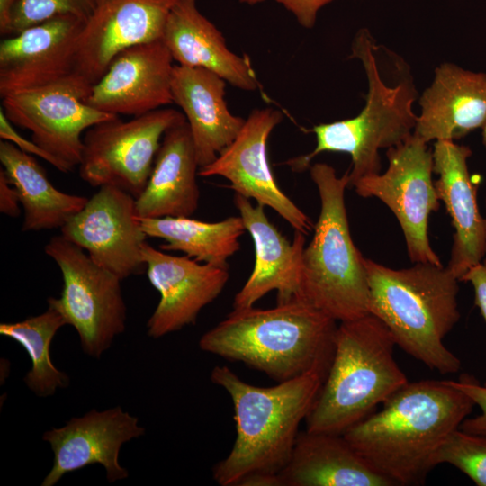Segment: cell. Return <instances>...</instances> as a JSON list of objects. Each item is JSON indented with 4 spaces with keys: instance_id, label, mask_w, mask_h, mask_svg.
Here are the masks:
<instances>
[{
    "instance_id": "cell-1",
    "label": "cell",
    "mask_w": 486,
    "mask_h": 486,
    "mask_svg": "<svg viewBox=\"0 0 486 486\" xmlns=\"http://www.w3.org/2000/svg\"><path fill=\"white\" fill-rule=\"evenodd\" d=\"M474 402L447 380L408 382L351 427L344 437L369 466L393 485H420L447 436Z\"/></svg>"
},
{
    "instance_id": "cell-2",
    "label": "cell",
    "mask_w": 486,
    "mask_h": 486,
    "mask_svg": "<svg viewBox=\"0 0 486 486\" xmlns=\"http://www.w3.org/2000/svg\"><path fill=\"white\" fill-rule=\"evenodd\" d=\"M325 377L320 371H311L259 387L225 365L215 366L211 380L232 400L236 438L228 456L214 465V481L221 486H282L280 473Z\"/></svg>"
},
{
    "instance_id": "cell-3",
    "label": "cell",
    "mask_w": 486,
    "mask_h": 486,
    "mask_svg": "<svg viewBox=\"0 0 486 486\" xmlns=\"http://www.w3.org/2000/svg\"><path fill=\"white\" fill-rule=\"evenodd\" d=\"M337 328L335 320L295 298L270 309L233 310L202 336L199 346L281 382L311 371L327 375Z\"/></svg>"
},
{
    "instance_id": "cell-4",
    "label": "cell",
    "mask_w": 486,
    "mask_h": 486,
    "mask_svg": "<svg viewBox=\"0 0 486 486\" xmlns=\"http://www.w3.org/2000/svg\"><path fill=\"white\" fill-rule=\"evenodd\" d=\"M364 266L370 313L388 328L395 345L431 370L457 373L461 360L444 343L461 317L454 274L430 263L392 269L364 257Z\"/></svg>"
},
{
    "instance_id": "cell-5",
    "label": "cell",
    "mask_w": 486,
    "mask_h": 486,
    "mask_svg": "<svg viewBox=\"0 0 486 486\" xmlns=\"http://www.w3.org/2000/svg\"><path fill=\"white\" fill-rule=\"evenodd\" d=\"M388 328L369 313L341 321L320 392L305 418L306 430L343 435L409 381L397 364Z\"/></svg>"
},
{
    "instance_id": "cell-6",
    "label": "cell",
    "mask_w": 486,
    "mask_h": 486,
    "mask_svg": "<svg viewBox=\"0 0 486 486\" xmlns=\"http://www.w3.org/2000/svg\"><path fill=\"white\" fill-rule=\"evenodd\" d=\"M378 46L366 28L359 30L352 42L351 58L361 61L368 91L360 112L349 119L313 126L316 147L310 153L287 161L302 172L322 152H344L351 157L349 185L381 170L379 150L396 147L414 131L417 116L413 103L418 93L409 67L404 63L396 85L384 82L377 62Z\"/></svg>"
},
{
    "instance_id": "cell-7",
    "label": "cell",
    "mask_w": 486,
    "mask_h": 486,
    "mask_svg": "<svg viewBox=\"0 0 486 486\" xmlns=\"http://www.w3.org/2000/svg\"><path fill=\"white\" fill-rule=\"evenodd\" d=\"M310 173L320 212L302 252L298 298L337 322L358 319L370 313V289L364 256L349 230L345 202L348 171L338 176L333 166L316 163Z\"/></svg>"
},
{
    "instance_id": "cell-8",
    "label": "cell",
    "mask_w": 486,
    "mask_h": 486,
    "mask_svg": "<svg viewBox=\"0 0 486 486\" xmlns=\"http://www.w3.org/2000/svg\"><path fill=\"white\" fill-rule=\"evenodd\" d=\"M44 251L59 267L64 283L60 298L48 302L76 328L84 353L99 358L125 329L122 280L61 234L51 238Z\"/></svg>"
},
{
    "instance_id": "cell-9",
    "label": "cell",
    "mask_w": 486,
    "mask_h": 486,
    "mask_svg": "<svg viewBox=\"0 0 486 486\" xmlns=\"http://www.w3.org/2000/svg\"><path fill=\"white\" fill-rule=\"evenodd\" d=\"M184 122L183 112L166 108L128 121L116 116L92 126L83 137L81 179L93 187L114 185L138 198L166 131Z\"/></svg>"
},
{
    "instance_id": "cell-10",
    "label": "cell",
    "mask_w": 486,
    "mask_h": 486,
    "mask_svg": "<svg viewBox=\"0 0 486 486\" xmlns=\"http://www.w3.org/2000/svg\"><path fill=\"white\" fill-rule=\"evenodd\" d=\"M386 156L389 164L384 173L363 177L353 188L359 196L375 197L390 208L401 228L411 262L442 266L428 234V217L440 205L432 180V151L412 134L388 148Z\"/></svg>"
},
{
    "instance_id": "cell-11",
    "label": "cell",
    "mask_w": 486,
    "mask_h": 486,
    "mask_svg": "<svg viewBox=\"0 0 486 486\" xmlns=\"http://www.w3.org/2000/svg\"><path fill=\"white\" fill-rule=\"evenodd\" d=\"M92 86L73 74L55 84L2 98L5 116L32 133V140L56 158L66 173L79 166L83 132L117 115L90 106Z\"/></svg>"
},
{
    "instance_id": "cell-12",
    "label": "cell",
    "mask_w": 486,
    "mask_h": 486,
    "mask_svg": "<svg viewBox=\"0 0 486 486\" xmlns=\"http://www.w3.org/2000/svg\"><path fill=\"white\" fill-rule=\"evenodd\" d=\"M60 231L121 280L146 268L141 250L148 237L137 213L136 198L117 186L99 187Z\"/></svg>"
},
{
    "instance_id": "cell-13",
    "label": "cell",
    "mask_w": 486,
    "mask_h": 486,
    "mask_svg": "<svg viewBox=\"0 0 486 486\" xmlns=\"http://www.w3.org/2000/svg\"><path fill=\"white\" fill-rule=\"evenodd\" d=\"M282 120L276 109L254 110L236 139L214 161L199 168L198 176L224 177L235 194L272 208L296 231L308 235L315 224L280 189L267 158V140Z\"/></svg>"
},
{
    "instance_id": "cell-14",
    "label": "cell",
    "mask_w": 486,
    "mask_h": 486,
    "mask_svg": "<svg viewBox=\"0 0 486 486\" xmlns=\"http://www.w3.org/2000/svg\"><path fill=\"white\" fill-rule=\"evenodd\" d=\"M179 0H96L78 37L74 74L93 86L122 50L161 40Z\"/></svg>"
},
{
    "instance_id": "cell-15",
    "label": "cell",
    "mask_w": 486,
    "mask_h": 486,
    "mask_svg": "<svg viewBox=\"0 0 486 486\" xmlns=\"http://www.w3.org/2000/svg\"><path fill=\"white\" fill-rule=\"evenodd\" d=\"M85 22L71 14L58 15L3 40L1 97L52 85L73 75Z\"/></svg>"
},
{
    "instance_id": "cell-16",
    "label": "cell",
    "mask_w": 486,
    "mask_h": 486,
    "mask_svg": "<svg viewBox=\"0 0 486 486\" xmlns=\"http://www.w3.org/2000/svg\"><path fill=\"white\" fill-rule=\"evenodd\" d=\"M141 255L148 280L160 294L147 322L148 335L153 338L194 324L202 309L220 295L230 278L229 266L173 256L148 242Z\"/></svg>"
},
{
    "instance_id": "cell-17",
    "label": "cell",
    "mask_w": 486,
    "mask_h": 486,
    "mask_svg": "<svg viewBox=\"0 0 486 486\" xmlns=\"http://www.w3.org/2000/svg\"><path fill=\"white\" fill-rule=\"evenodd\" d=\"M145 433L139 419L120 406L103 411L92 410L71 418L65 426L43 434L53 451V465L41 486L55 485L66 473L100 464L109 482L125 479L128 471L119 463L122 446Z\"/></svg>"
},
{
    "instance_id": "cell-18",
    "label": "cell",
    "mask_w": 486,
    "mask_h": 486,
    "mask_svg": "<svg viewBox=\"0 0 486 486\" xmlns=\"http://www.w3.org/2000/svg\"><path fill=\"white\" fill-rule=\"evenodd\" d=\"M173 58L162 40L120 52L92 86L86 102L117 116H140L173 104Z\"/></svg>"
},
{
    "instance_id": "cell-19",
    "label": "cell",
    "mask_w": 486,
    "mask_h": 486,
    "mask_svg": "<svg viewBox=\"0 0 486 486\" xmlns=\"http://www.w3.org/2000/svg\"><path fill=\"white\" fill-rule=\"evenodd\" d=\"M249 200L234 194V204L254 242L255 264L250 276L234 297L233 310L253 307L271 291H276L277 303L290 302L299 295L306 235L295 230L291 243L269 221L265 206L253 205Z\"/></svg>"
},
{
    "instance_id": "cell-20",
    "label": "cell",
    "mask_w": 486,
    "mask_h": 486,
    "mask_svg": "<svg viewBox=\"0 0 486 486\" xmlns=\"http://www.w3.org/2000/svg\"><path fill=\"white\" fill-rule=\"evenodd\" d=\"M432 153L433 171L438 176L434 184L454 229L447 268L462 281L485 255V219L479 212L477 185L467 163L472 150L454 141L436 140Z\"/></svg>"
},
{
    "instance_id": "cell-21",
    "label": "cell",
    "mask_w": 486,
    "mask_h": 486,
    "mask_svg": "<svg viewBox=\"0 0 486 486\" xmlns=\"http://www.w3.org/2000/svg\"><path fill=\"white\" fill-rule=\"evenodd\" d=\"M418 103L415 136L426 143L464 138L486 123V73L444 62Z\"/></svg>"
},
{
    "instance_id": "cell-22",
    "label": "cell",
    "mask_w": 486,
    "mask_h": 486,
    "mask_svg": "<svg viewBox=\"0 0 486 486\" xmlns=\"http://www.w3.org/2000/svg\"><path fill=\"white\" fill-rule=\"evenodd\" d=\"M226 81L202 68L175 65L171 91L188 123L199 168L216 159L241 130L246 119L230 112Z\"/></svg>"
},
{
    "instance_id": "cell-23",
    "label": "cell",
    "mask_w": 486,
    "mask_h": 486,
    "mask_svg": "<svg viewBox=\"0 0 486 486\" xmlns=\"http://www.w3.org/2000/svg\"><path fill=\"white\" fill-rule=\"evenodd\" d=\"M177 65L208 69L245 91L257 88L248 58L232 52L217 27L198 9L196 0H179L162 36Z\"/></svg>"
},
{
    "instance_id": "cell-24",
    "label": "cell",
    "mask_w": 486,
    "mask_h": 486,
    "mask_svg": "<svg viewBox=\"0 0 486 486\" xmlns=\"http://www.w3.org/2000/svg\"><path fill=\"white\" fill-rule=\"evenodd\" d=\"M199 165L187 122L167 130L152 172L136 198L139 218L192 217L199 206Z\"/></svg>"
},
{
    "instance_id": "cell-25",
    "label": "cell",
    "mask_w": 486,
    "mask_h": 486,
    "mask_svg": "<svg viewBox=\"0 0 486 486\" xmlns=\"http://www.w3.org/2000/svg\"><path fill=\"white\" fill-rule=\"evenodd\" d=\"M282 486H392L374 471L343 435L299 433L280 473Z\"/></svg>"
},
{
    "instance_id": "cell-26",
    "label": "cell",
    "mask_w": 486,
    "mask_h": 486,
    "mask_svg": "<svg viewBox=\"0 0 486 486\" xmlns=\"http://www.w3.org/2000/svg\"><path fill=\"white\" fill-rule=\"evenodd\" d=\"M0 161L19 194L23 210L22 231L62 229L88 201L87 197L57 189L34 157L9 141H0Z\"/></svg>"
},
{
    "instance_id": "cell-27",
    "label": "cell",
    "mask_w": 486,
    "mask_h": 486,
    "mask_svg": "<svg viewBox=\"0 0 486 486\" xmlns=\"http://www.w3.org/2000/svg\"><path fill=\"white\" fill-rule=\"evenodd\" d=\"M140 220L147 237L165 241L160 249L180 251L199 262L219 266H229L228 259L239 250V238L247 230L240 216L217 222L192 217Z\"/></svg>"
},
{
    "instance_id": "cell-28",
    "label": "cell",
    "mask_w": 486,
    "mask_h": 486,
    "mask_svg": "<svg viewBox=\"0 0 486 486\" xmlns=\"http://www.w3.org/2000/svg\"><path fill=\"white\" fill-rule=\"evenodd\" d=\"M67 324L61 311L48 302V309L40 315L0 325V334L17 341L28 353L32 365L23 381L39 397L53 395L69 384L68 375L56 368L50 354L54 336Z\"/></svg>"
},
{
    "instance_id": "cell-29",
    "label": "cell",
    "mask_w": 486,
    "mask_h": 486,
    "mask_svg": "<svg viewBox=\"0 0 486 486\" xmlns=\"http://www.w3.org/2000/svg\"><path fill=\"white\" fill-rule=\"evenodd\" d=\"M449 464L466 474L476 485L486 486V435L453 431L436 455V464Z\"/></svg>"
},
{
    "instance_id": "cell-30",
    "label": "cell",
    "mask_w": 486,
    "mask_h": 486,
    "mask_svg": "<svg viewBox=\"0 0 486 486\" xmlns=\"http://www.w3.org/2000/svg\"><path fill=\"white\" fill-rule=\"evenodd\" d=\"M96 0H22L12 22L11 36L50 18L71 14L85 21L92 14Z\"/></svg>"
},
{
    "instance_id": "cell-31",
    "label": "cell",
    "mask_w": 486,
    "mask_h": 486,
    "mask_svg": "<svg viewBox=\"0 0 486 486\" xmlns=\"http://www.w3.org/2000/svg\"><path fill=\"white\" fill-rule=\"evenodd\" d=\"M447 382L468 395L482 410L481 414L474 418H466L459 428L472 434L486 435V385L481 384L468 374L461 375L457 381Z\"/></svg>"
},
{
    "instance_id": "cell-32",
    "label": "cell",
    "mask_w": 486,
    "mask_h": 486,
    "mask_svg": "<svg viewBox=\"0 0 486 486\" xmlns=\"http://www.w3.org/2000/svg\"><path fill=\"white\" fill-rule=\"evenodd\" d=\"M0 138L1 140L13 143L22 152L32 156H37L52 165L58 171L66 173L64 166L56 158L40 148L32 140H29L18 133L14 125L7 119L2 108H0Z\"/></svg>"
},
{
    "instance_id": "cell-33",
    "label": "cell",
    "mask_w": 486,
    "mask_h": 486,
    "mask_svg": "<svg viewBox=\"0 0 486 486\" xmlns=\"http://www.w3.org/2000/svg\"><path fill=\"white\" fill-rule=\"evenodd\" d=\"M292 13L304 28H312L319 11L334 0H274Z\"/></svg>"
},
{
    "instance_id": "cell-34",
    "label": "cell",
    "mask_w": 486,
    "mask_h": 486,
    "mask_svg": "<svg viewBox=\"0 0 486 486\" xmlns=\"http://www.w3.org/2000/svg\"><path fill=\"white\" fill-rule=\"evenodd\" d=\"M462 281L472 284L474 290V303L486 321V259L472 267ZM484 384L486 385V382Z\"/></svg>"
},
{
    "instance_id": "cell-35",
    "label": "cell",
    "mask_w": 486,
    "mask_h": 486,
    "mask_svg": "<svg viewBox=\"0 0 486 486\" xmlns=\"http://www.w3.org/2000/svg\"><path fill=\"white\" fill-rule=\"evenodd\" d=\"M21 202L19 194L14 185L9 182L4 171L0 170V212L1 213L15 218L21 214Z\"/></svg>"
},
{
    "instance_id": "cell-36",
    "label": "cell",
    "mask_w": 486,
    "mask_h": 486,
    "mask_svg": "<svg viewBox=\"0 0 486 486\" xmlns=\"http://www.w3.org/2000/svg\"><path fill=\"white\" fill-rule=\"evenodd\" d=\"M22 0H0V33L11 36L14 14Z\"/></svg>"
},
{
    "instance_id": "cell-37",
    "label": "cell",
    "mask_w": 486,
    "mask_h": 486,
    "mask_svg": "<svg viewBox=\"0 0 486 486\" xmlns=\"http://www.w3.org/2000/svg\"><path fill=\"white\" fill-rule=\"evenodd\" d=\"M239 1L243 4L253 5V4H259L265 0H239Z\"/></svg>"
},
{
    "instance_id": "cell-38",
    "label": "cell",
    "mask_w": 486,
    "mask_h": 486,
    "mask_svg": "<svg viewBox=\"0 0 486 486\" xmlns=\"http://www.w3.org/2000/svg\"><path fill=\"white\" fill-rule=\"evenodd\" d=\"M482 141H483V144H484V146L486 148V123L482 127Z\"/></svg>"
},
{
    "instance_id": "cell-39",
    "label": "cell",
    "mask_w": 486,
    "mask_h": 486,
    "mask_svg": "<svg viewBox=\"0 0 486 486\" xmlns=\"http://www.w3.org/2000/svg\"><path fill=\"white\" fill-rule=\"evenodd\" d=\"M485 254H486V218H485Z\"/></svg>"
}]
</instances>
